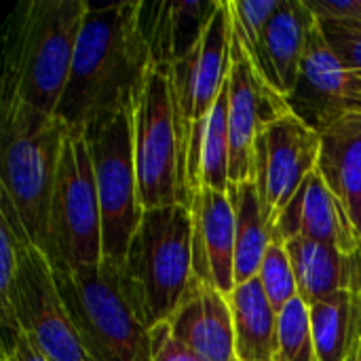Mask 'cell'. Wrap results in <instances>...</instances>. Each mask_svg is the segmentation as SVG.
I'll list each match as a JSON object with an SVG mask.
<instances>
[{"instance_id":"cell-24","label":"cell","mask_w":361,"mask_h":361,"mask_svg":"<svg viewBox=\"0 0 361 361\" xmlns=\"http://www.w3.org/2000/svg\"><path fill=\"white\" fill-rule=\"evenodd\" d=\"M228 165H231V135H228V78L220 91V97L209 114L203 154H201V178L199 188L207 186L220 192H228Z\"/></svg>"},{"instance_id":"cell-7","label":"cell","mask_w":361,"mask_h":361,"mask_svg":"<svg viewBox=\"0 0 361 361\" xmlns=\"http://www.w3.org/2000/svg\"><path fill=\"white\" fill-rule=\"evenodd\" d=\"M42 252L55 271L104 262L102 209L87 131L68 129L63 135Z\"/></svg>"},{"instance_id":"cell-32","label":"cell","mask_w":361,"mask_h":361,"mask_svg":"<svg viewBox=\"0 0 361 361\" xmlns=\"http://www.w3.org/2000/svg\"><path fill=\"white\" fill-rule=\"evenodd\" d=\"M360 4H361V0H360Z\"/></svg>"},{"instance_id":"cell-13","label":"cell","mask_w":361,"mask_h":361,"mask_svg":"<svg viewBox=\"0 0 361 361\" xmlns=\"http://www.w3.org/2000/svg\"><path fill=\"white\" fill-rule=\"evenodd\" d=\"M288 104L315 129H322L326 123L345 112L360 110L355 74L328 44L319 19L309 30L298 82L294 93L288 97Z\"/></svg>"},{"instance_id":"cell-14","label":"cell","mask_w":361,"mask_h":361,"mask_svg":"<svg viewBox=\"0 0 361 361\" xmlns=\"http://www.w3.org/2000/svg\"><path fill=\"white\" fill-rule=\"evenodd\" d=\"M192 271L224 296L235 290V207L228 192L201 186L190 203Z\"/></svg>"},{"instance_id":"cell-16","label":"cell","mask_w":361,"mask_h":361,"mask_svg":"<svg viewBox=\"0 0 361 361\" xmlns=\"http://www.w3.org/2000/svg\"><path fill=\"white\" fill-rule=\"evenodd\" d=\"M169 332L209 361H237L228 296L192 277L188 292L165 322Z\"/></svg>"},{"instance_id":"cell-6","label":"cell","mask_w":361,"mask_h":361,"mask_svg":"<svg viewBox=\"0 0 361 361\" xmlns=\"http://www.w3.org/2000/svg\"><path fill=\"white\" fill-rule=\"evenodd\" d=\"M68 127L30 110H4L0 118V190L11 199L30 241L44 247L51 197Z\"/></svg>"},{"instance_id":"cell-20","label":"cell","mask_w":361,"mask_h":361,"mask_svg":"<svg viewBox=\"0 0 361 361\" xmlns=\"http://www.w3.org/2000/svg\"><path fill=\"white\" fill-rule=\"evenodd\" d=\"M283 245L292 260L298 296L307 305L341 290H361V252L347 254L309 239H292Z\"/></svg>"},{"instance_id":"cell-1","label":"cell","mask_w":361,"mask_h":361,"mask_svg":"<svg viewBox=\"0 0 361 361\" xmlns=\"http://www.w3.org/2000/svg\"><path fill=\"white\" fill-rule=\"evenodd\" d=\"M150 66L140 2H89L55 116L72 131L97 127L133 106Z\"/></svg>"},{"instance_id":"cell-28","label":"cell","mask_w":361,"mask_h":361,"mask_svg":"<svg viewBox=\"0 0 361 361\" xmlns=\"http://www.w3.org/2000/svg\"><path fill=\"white\" fill-rule=\"evenodd\" d=\"M231 6L250 47L258 49L267 25L281 6V0H231Z\"/></svg>"},{"instance_id":"cell-22","label":"cell","mask_w":361,"mask_h":361,"mask_svg":"<svg viewBox=\"0 0 361 361\" xmlns=\"http://www.w3.org/2000/svg\"><path fill=\"white\" fill-rule=\"evenodd\" d=\"M309 311L317 361L349 360L361 343V290L334 292Z\"/></svg>"},{"instance_id":"cell-18","label":"cell","mask_w":361,"mask_h":361,"mask_svg":"<svg viewBox=\"0 0 361 361\" xmlns=\"http://www.w3.org/2000/svg\"><path fill=\"white\" fill-rule=\"evenodd\" d=\"M220 0L140 2V30L152 66L171 68L201 40Z\"/></svg>"},{"instance_id":"cell-17","label":"cell","mask_w":361,"mask_h":361,"mask_svg":"<svg viewBox=\"0 0 361 361\" xmlns=\"http://www.w3.org/2000/svg\"><path fill=\"white\" fill-rule=\"evenodd\" d=\"M317 171L361 245V110L345 112L322 129Z\"/></svg>"},{"instance_id":"cell-10","label":"cell","mask_w":361,"mask_h":361,"mask_svg":"<svg viewBox=\"0 0 361 361\" xmlns=\"http://www.w3.org/2000/svg\"><path fill=\"white\" fill-rule=\"evenodd\" d=\"M231 68H228V135L231 184L256 176V142L267 123L290 112L288 99L269 85L231 6Z\"/></svg>"},{"instance_id":"cell-9","label":"cell","mask_w":361,"mask_h":361,"mask_svg":"<svg viewBox=\"0 0 361 361\" xmlns=\"http://www.w3.org/2000/svg\"><path fill=\"white\" fill-rule=\"evenodd\" d=\"M133 142L144 209L180 203L178 135L167 68L150 66L133 102Z\"/></svg>"},{"instance_id":"cell-23","label":"cell","mask_w":361,"mask_h":361,"mask_svg":"<svg viewBox=\"0 0 361 361\" xmlns=\"http://www.w3.org/2000/svg\"><path fill=\"white\" fill-rule=\"evenodd\" d=\"M228 197L235 207V286L258 277L271 243L269 224L262 216L256 182L231 184Z\"/></svg>"},{"instance_id":"cell-21","label":"cell","mask_w":361,"mask_h":361,"mask_svg":"<svg viewBox=\"0 0 361 361\" xmlns=\"http://www.w3.org/2000/svg\"><path fill=\"white\" fill-rule=\"evenodd\" d=\"M228 302L233 311L237 361H273L279 313L269 302L258 277L235 286Z\"/></svg>"},{"instance_id":"cell-11","label":"cell","mask_w":361,"mask_h":361,"mask_svg":"<svg viewBox=\"0 0 361 361\" xmlns=\"http://www.w3.org/2000/svg\"><path fill=\"white\" fill-rule=\"evenodd\" d=\"M13 315L17 330L25 332L51 361H91L70 319L53 264L32 241L21 250Z\"/></svg>"},{"instance_id":"cell-4","label":"cell","mask_w":361,"mask_h":361,"mask_svg":"<svg viewBox=\"0 0 361 361\" xmlns=\"http://www.w3.org/2000/svg\"><path fill=\"white\" fill-rule=\"evenodd\" d=\"M231 0H220L195 49L167 68L178 135L180 203L190 207L201 178L203 140L209 114L231 68Z\"/></svg>"},{"instance_id":"cell-31","label":"cell","mask_w":361,"mask_h":361,"mask_svg":"<svg viewBox=\"0 0 361 361\" xmlns=\"http://www.w3.org/2000/svg\"><path fill=\"white\" fill-rule=\"evenodd\" d=\"M347 361H361V343L357 345V347H355V351H353V353L349 355V360H347Z\"/></svg>"},{"instance_id":"cell-30","label":"cell","mask_w":361,"mask_h":361,"mask_svg":"<svg viewBox=\"0 0 361 361\" xmlns=\"http://www.w3.org/2000/svg\"><path fill=\"white\" fill-rule=\"evenodd\" d=\"M355 95H357V106H360L361 110V74H355Z\"/></svg>"},{"instance_id":"cell-29","label":"cell","mask_w":361,"mask_h":361,"mask_svg":"<svg viewBox=\"0 0 361 361\" xmlns=\"http://www.w3.org/2000/svg\"><path fill=\"white\" fill-rule=\"evenodd\" d=\"M150 361H209L184 343H180L167 328L161 324L152 328V360Z\"/></svg>"},{"instance_id":"cell-19","label":"cell","mask_w":361,"mask_h":361,"mask_svg":"<svg viewBox=\"0 0 361 361\" xmlns=\"http://www.w3.org/2000/svg\"><path fill=\"white\" fill-rule=\"evenodd\" d=\"M315 21L317 17L309 11L305 0H281L258 49H252L260 72L286 99L296 89L307 36Z\"/></svg>"},{"instance_id":"cell-27","label":"cell","mask_w":361,"mask_h":361,"mask_svg":"<svg viewBox=\"0 0 361 361\" xmlns=\"http://www.w3.org/2000/svg\"><path fill=\"white\" fill-rule=\"evenodd\" d=\"M324 36L336 57L355 74H361V21H319Z\"/></svg>"},{"instance_id":"cell-3","label":"cell","mask_w":361,"mask_h":361,"mask_svg":"<svg viewBox=\"0 0 361 361\" xmlns=\"http://www.w3.org/2000/svg\"><path fill=\"white\" fill-rule=\"evenodd\" d=\"M192 277L190 207L176 203L144 209L118 269L123 294L140 322L148 330L165 324L188 292Z\"/></svg>"},{"instance_id":"cell-8","label":"cell","mask_w":361,"mask_h":361,"mask_svg":"<svg viewBox=\"0 0 361 361\" xmlns=\"http://www.w3.org/2000/svg\"><path fill=\"white\" fill-rule=\"evenodd\" d=\"M87 137L102 209L104 262L121 269L144 214L135 169L133 106L89 129Z\"/></svg>"},{"instance_id":"cell-25","label":"cell","mask_w":361,"mask_h":361,"mask_svg":"<svg viewBox=\"0 0 361 361\" xmlns=\"http://www.w3.org/2000/svg\"><path fill=\"white\" fill-rule=\"evenodd\" d=\"M273 361H317L311 311L309 305L296 296L277 317V347Z\"/></svg>"},{"instance_id":"cell-12","label":"cell","mask_w":361,"mask_h":361,"mask_svg":"<svg viewBox=\"0 0 361 361\" xmlns=\"http://www.w3.org/2000/svg\"><path fill=\"white\" fill-rule=\"evenodd\" d=\"M319 152V131L294 110L262 127L256 142L254 182L269 231L288 207L305 178L317 169Z\"/></svg>"},{"instance_id":"cell-2","label":"cell","mask_w":361,"mask_h":361,"mask_svg":"<svg viewBox=\"0 0 361 361\" xmlns=\"http://www.w3.org/2000/svg\"><path fill=\"white\" fill-rule=\"evenodd\" d=\"M87 0H25L4 36L0 108L53 118L66 91Z\"/></svg>"},{"instance_id":"cell-5","label":"cell","mask_w":361,"mask_h":361,"mask_svg":"<svg viewBox=\"0 0 361 361\" xmlns=\"http://www.w3.org/2000/svg\"><path fill=\"white\" fill-rule=\"evenodd\" d=\"M55 277L89 360H152V330L140 322L125 298L116 267L102 262L97 267L55 271Z\"/></svg>"},{"instance_id":"cell-15","label":"cell","mask_w":361,"mask_h":361,"mask_svg":"<svg viewBox=\"0 0 361 361\" xmlns=\"http://www.w3.org/2000/svg\"><path fill=\"white\" fill-rule=\"evenodd\" d=\"M269 233L271 241L279 243H288L292 239H309L334 245L347 254L361 252V245L353 237L341 205L336 203L317 169L305 178Z\"/></svg>"},{"instance_id":"cell-26","label":"cell","mask_w":361,"mask_h":361,"mask_svg":"<svg viewBox=\"0 0 361 361\" xmlns=\"http://www.w3.org/2000/svg\"><path fill=\"white\" fill-rule=\"evenodd\" d=\"M258 281L277 313L290 300H294L298 296L296 275H294L292 260H290L283 243H279V241L269 243L267 254L260 264V271H258Z\"/></svg>"}]
</instances>
